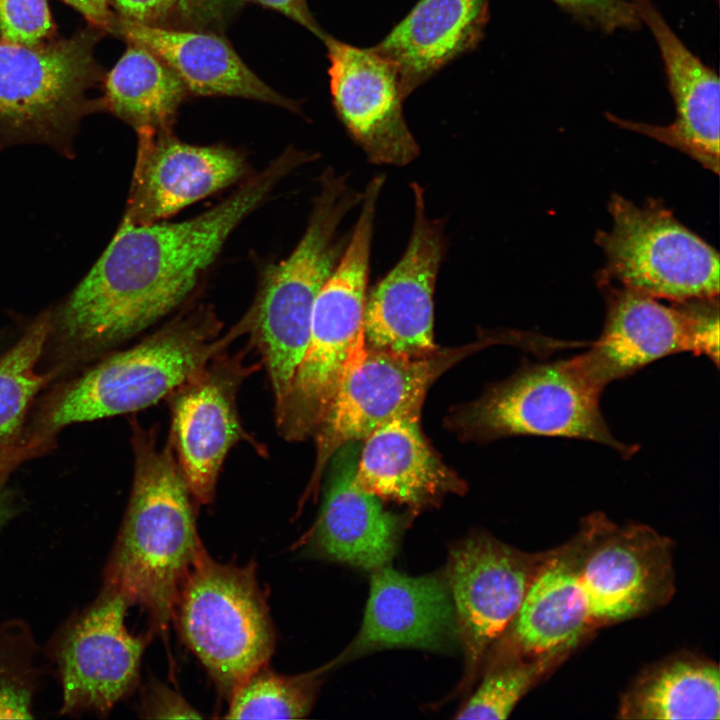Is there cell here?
<instances>
[{
    "instance_id": "obj_38",
    "label": "cell",
    "mask_w": 720,
    "mask_h": 720,
    "mask_svg": "<svg viewBox=\"0 0 720 720\" xmlns=\"http://www.w3.org/2000/svg\"><path fill=\"white\" fill-rule=\"evenodd\" d=\"M42 438L30 440L26 444L17 445L16 442L0 446V475L13 468L20 461L39 449Z\"/></svg>"
},
{
    "instance_id": "obj_31",
    "label": "cell",
    "mask_w": 720,
    "mask_h": 720,
    "mask_svg": "<svg viewBox=\"0 0 720 720\" xmlns=\"http://www.w3.org/2000/svg\"><path fill=\"white\" fill-rule=\"evenodd\" d=\"M319 673L282 675L261 667L230 694L225 718L299 719L312 708Z\"/></svg>"
},
{
    "instance_id": "obj_36",
    "label": "cell",
    "mask_w": 720,
    "mask_h": 720,
    "mask_svg": "<svg viewBox=\"0 0 720 720\" xmlns=\"http://www.w3.org/2000/svg\"><path fill=\"white\" fill-rule=\"evenodd\" d=\"M78 13H80L88 24L93 25L105 33H113L117 21L111 8L110 0H60Z\"/></svg>"
},
{
    "instance_id": "obj_24",
    "label": "cell",
    "mask_w": 720,
    "mask_h": 720,
    "mask_svg": "<svg viewBox=\"0 0 720 720\" xmlns=\"http://www.w3.org/2000/svg\"><path fill=\"white\" fill-rule=\"evenodd\" d=\"M490 0H419L375 47L398 69L407 97L481 41Z\"/></svg>"
},
{
    "instance_id": "obj_13",
    "label": "cell",
    "mask_w": 720,
    "mask_h": 720,
    "mask_svg": "<svg viewBox=\"0 0 720 720\" xmlns=\"http://www.w3.org/2000/svg\"><path fill=\"white\" fill-rule=\"evenodd\" d=\"M603 331L591 349L576 356L601 389L647 364L674 353L706 355L718 366L717 297L665 306L656 298L611 289Z\"/></svg>"
},
{
    "instance_id": "obj_23",
    "label": "cell",
    "mask_w": 720,
    "mask_h": 720,
    "mask_svg": "<svg viewBox=\"0 0 720 720\" xmlns=\"http://www.w3.org/2000/svg\"><path fill=\"white\" fill-rule=\"evenodd\" d=\"M113 34L153 52L194 94L243 97L297 111L295 102L264 83L217 35L147 25L118 16Z\"/></svg>"
},
{
    "instance_id": "obj_30",
    "label": "cell",
    "mask_w": 720,
    "mask_h": 720,
    "mask_svg": "<svg viewBox=\"0 0 720 720\" xmlns=\"http://www.w3.org/2000/svg\"><path fill=\"white\" fill-rule=\"evenodd\" d=\"M42 647L23 618L0 623V719H31L44 684Z\"/></svg>"
},
{
    "instance_id": "obj_9",
    "label": "cell",
    "mask_w": 720,
    "mask_h": 720,
    "mask_svg": "<svg viewBox=\"0 0 720 720\" xmlns=\"http://www.w3.org/2000/svg\"><path fill=\"white\" fill-rule=\"evenodd\" d=\"M494 342L487 336L471 344L438 347L427 355L408 357L374 349L365 344L363 336L313 435L316 459L306 495L317 489L337 450L349 442L364 440L395 418L420 415L425 395L438 377Z\"/></svg>"
},
{
    "instance_id": "obj_27",
    "label": "cell",
    "mask_w": 720,
    "mask_h": 720,
    "mask_svg": "<svg viewBox=\"0 0 720 720\" xmlns=\"http://www.w3.org/2000/svg\"><path fill=\"white\" fill-rule=\"evenodd\" d=\"M104 109L137 134L169 128L187 89L173 70L143 46L126 51L104 75Z\"/></svg>"
},
{
    "instance_id": "obj_11",
    "label": "cell",
    "mask_w": 720,
    "mask_h": 720,
    "mask_svg": "<svg viewBox=\"0 0 720 720\" xmlns=\"http://www.w3.org/2000/svg\"><path fill=\"white\" fill-rule=\"evenodd\" d=\"M609 212L613 226L596 239L607 277L675 303L718 296V253L667 209L656 203L639 207L615 194Z\"/></svg>"
},
{
    "instance_id": "obj_26",
    "label": "cell",
    "mask_w": 720,
    "mask_h": 720,
    "mask_svg": "<svg viewBox=\"0 0 720 720\" xmlns=\"http://www.w3.org/2000/svg\"><path fill=\"white\" fill-rule=\"evenodd\" d=\"M619 718L719 719L720 672L691 654L669 657L643 671L622 697Z\"/></svg>"
},
{
    "instance_id": "obj_12",
    "label": "cell",
    "mask_w": 720,
    "mask_h": 720,
    "mask_svg": "<svg viewBox=\"0 0 720 720\" xmlns=\"http://www.w3.org/2000/svg\"><path fill=\"white\" fill-rule=\"evenodd\" d=\"M129 607L121 595L101 588L42 647L61 689L60 715L106 717L136 687L147 637L126 627Z\"/></svg>"
},
{
    "instance_id": "obj_14",
    "label": "cell",
    "mask_w": 720,
    "mask_h": 720,
    "mask_svg": "<svg viewBox=\"0 0 720 720\" xmlns=\"http://www.w3.org/2000/svg\"><path fill=\"white\" fill-rule=\"evenodd\" d=\"M245 351L214 356L202 369L167 396L171 412L169 442L193 499L210 504L229 450L241 441L262 450L244 429L237 394L260 368L247 364Z\"/></svg>"
},
{
    "instance_id": "obj_2",
    "label": "cell",
    "mask_w": 720,
    "mask_h": 720,
    "mask_svg": "<svg viewBox=\"0 0 720 720\" xmlns=\"http://www.w3.org/2000/svg\"><path fill=\"white\" fill-rule=\"evenodd\" d=\"M134 478L127 510L103 569L102 587L140 606L166 630L180 588L204 550L191 494L173 448L131 421Z\"/></svg>"
},
{
    "instance_id": "obj_18",
    "label": "cell",
    "mask_w": 720,
    "mask_h": 720,
    "mask_svg": "<svg viewBox=\"0 0 720 720\" xmlns=\"http://www.w3.org/2000/svg\"><path fill=\"white\" fill-rule=\"evenodd\" d=\"M245 172L244 157L231 148L191 145L169 128L140 133L123 220L159 222L237 182Z\"/></svg>"
},
{
    "instance_id": "obj_6",
    "label": "cell",
    "mask_w": 720,
    "mask_h": 720,
    "mask_svg": "<svg viewBox=\"0 0 720 720\" xmlns=\"http://www.w3.org/2000/svg\"><path fill=\"white\" fill-rule=\"evenodd\" d=\"M105 34L87 24L35 46L0 39V144L37 142L71 152L81 120L104 109L88 92L103 82L95 47Z\"/></svg>"
},
{
    "instance_id": "obj_15",
    "label": "cell",
    "mask_w": 720,
    "mask_h": 720,
    "mask_svg": "<svg viewBox=\"0 0 720 720\" xmlns=\"http://www.w3.org/2000/svg\"><path fill=\"white\" fill-rule=\"evenodd\" d=\"M414 220L396 265L367 293L365 344L378 350L418 357L435 351L434 290L446 251L444 223L427 216L423 188L411 183Z\"/></svg>"
},
{
    "instance_id": "obj_17",
    "label": "cell",
    "mask_w": 720,
    "mask_h": 720,
    "mask_svg": "<svg viewBox=\"0 0 720 720\" xmlns=\"http://www.w3.org/2000/svg\"><path fill=\"white\" fill-rule=\"evenodd\" d=\"M545 555L483 534L451 551L448 587L472 668L513 621Z\"/></svg>"
},
{
    "instance_id": "obj_10",
    "label": "cell",
    "mask_w": 720,
    "mask_h": 720,
    "mask_svg": "<svg viewBox=\"0 0 720 720\" xmlns=\"http://www.w3.org/2000/svg\"><path fill=\"white\" fill-rule=\"evenodd\" d=\"M568 546L593 631L646 615L674 593L672 542L649 526H619L596 512Z\"/></svg>"
},
{
    "instance_id": "obj_37",
    "label": "cell",
    "mask_w": 720,
    "mask_h": 720,
    "mask_svg": "<svg viewBox=\"0 0 720 720\" xmlns=\"http://www.w3.org/2000/svg\"><path fill=\"white\" fill-rule=\"evenodd\" d=\"M263 6L281 12L288 18L302 25L310 32L321 38L326 33L321 29L317 21L310 12L306 0H253Z\"/></svg>"
},
{
    "instance_id": "obj_35",
    "label": "cell",
    "mask_w": 720,
    "mask_h": 720,
    "mask_svg": "<svg viewBox=\"0 0 720 720\" xmlns=\"http://www.w3.org/2000/svg\"><path fill=\"white\" fill-rule=\"evenodd\" d=\"M145 706V712L153 713L155 717H199L197 711L181 697L165 688H157L154 692L150 690Z\"/></svg>"
},
{
    "instance_id": "obj_5",
    "label": "cell",
    "mask_w": 720,
    "mask_h": 720,
    "mask_svg": "<svg viewBox=\"0 0 720 720\" xmlns=\"http://www.w3.org/2000/svg\"><path fill=\"white\" fill-rule=\"evenodd\" d=\"M384 180L376 175L366 185L351 237L315 299L305 351L284 400L274 409L278 432L286 441L314 435L364 336L376 204Z\"/></svg>"
},
{
    "instance_id": "obj_28",
    "label": "cell",
    "mask_w": 720,
    "mask_h": 720,
    "mask_svg": "<svg viewBox=\"0 0 720 720\" xmlns=\"http://www.w3.org/2000/svg\"><path fill=\"white\" fill-rule=\"evenodd\" d=\"M52 330V312L39 315L0 358V446L15 443L28 407L50 375L35 367Z\"/></svg>"
},
{
    "instance_id": "obj_4",
    "label": "cell",
    "mask_w": 720,
    "mask_h": 720,
    "mask_svg": "<svg viewBox=\"0 0 720 720\" xmlns=\"http://www.w3.org/2000/svg\"><path fill=\"white\" fill-rule=\"evenodd\" d=\"M362 197L345 175L327 168L300 241L288 257L263 272L248 310V334L268 373L274 409L284 400L305 351L317 294L347 244L338 238L340 223Z\"/></svg>"
},
{
    "instance_id": "obj_29",
    "label": "cell",
    "mask_w": 720,
    "mask_h": 720,
    "mask_svg": "<svg viewBox=\"0 0 720 720\" xmlns=\"http://www.w3.org/2000/svg\"><path fill=\"white\" fill-rule=\"evenodd\" d=\"M506 648L504 657L486 673L457 719L507 718L522 697L570 654L530 655L508 643Z\"/></svg>"
},
{
    "instance_id": "obj_19",
    "label": "cell",
    "mask_w": 720,
    "mask_h": 720,
    "mask_svg": "<svg viewBox=\"0 0 720 720\" xmlns=\"http://www.w3.org/2000/svg\"><path fill=\"white\" fill-rule=\"evenodd\" d=\"M631 2L658 45L676 116L667 126L623 120L610 113L607 118L677 148L718 174L720 85L716 71L686 47L651 0Z\"/></svg>"
},
{
    "instance_id": "obj_39",
    "label": "cell",
    "mask_w": 720,
    "mask_h": 720,
    "mask_svg": "<svg viewBox=\"0 0 720 720\" xmlns=\"http://www.w3.org/2000/svg\"><path fill=\"white\" fill-rule=\"evenodd\" d=\"M18 510L16 496L0 483V530L15 517Z\"/></svg>"
},
{
    "instance_id": "obj_25",
    "label": "cell",
    "mask_w": 720,
    "mask_h": 720,
    "mask_svg": "<svg viewBox=\"0 0 720 720\" xmlns=\"http://www.w3.org/2000/svg\"><path fill=\"white\" fill-rule=\"evenodd\" d=\"M506 631L507 643L530 655L571 653L593 632L567 543L546 552Z\"/></svg>"
},
{
    "instance_id": "obj_7",
    "label": "cell",
    "mask_w": 720,
    "mask_h": 720,
    "mask_svg": "<svg viewBox=\"0 0 720 720\" xmlns=\"http://www.w3.org/2000/svg\"><path fill=\"white\" fill-rule=\"evenodd\" d=\"M173 618L184 642L228 695L267 665L275 648L253 563L222 564L204 549L180 588Z\"/></svg>"
},
{
    "instance_id": "obj_20",
    "label": "cell",
    "mask_w": 720,
    "mask_h": 720,
    "mask_svg": "<svg viewBox=\"0 0 720 720\" xmlns=\"http://www.w3.org/2000/svg\"><path fill=\"white\" fill-rule=\"evenodd\" d=\"M359 451V441L349 442L329 461L324 500L308 546L319 556L375 570L396 551L400 519L356 484Z\"/></svg>"
},
{
    "instance_id": "obj_16",
    "label": "cell",
    "mask_w": 720,
    "mask_h": 720,
    "mask_svg": "<svg viewBox=\"0 0 720 720\" xmlns=\"http://www.w3.org/2000/svg\"><path fill=\"white\" fill-rule=\"evenodd\" d=\"M323 41L333 105L351 138L374 164L411 163L420 148L404 118L406 97L395 64L373 47H356L327 34Z\"/></svg>"
},
{
    "instance_id": "obj_22",
    "label": "cell",
    "mask_w": 720,
    "mask_h": 720,
    "mask_svg": "<svg viewBox=\"0 0 720 720\" xmlns=\"http://www.w3.org/2000/svg\"><path fill=\"white\" fill-rule=\"evenodd\" d=\"M419 416L395 418L364 439L354 475L361 489L415 508L465 491L425 439Z\"/></svg>"
},
{
    "instance_id": "obj_8",
    "label": "cell",
    "mask_w": 720,
    "mask_h": 720,
    "mask_svg": "<svg viewBox=\"0 0 720 720\" xmlns=\"http://www.w3.org/2000/svg\"><path fill=\"white\" fill-rule=\"evenodd\" d=\"M602 391L586 375L576 356L526 363L479 399L458 408L448 423L465 439L493 440L514 435L577 438L631 456L636 448L618 441L603 418Z\"/></svg>"
},
{
    "instance_id": "obj_1",
    "label": "cell",
    "mask_w": 720,
    "mask_h": 720,
    "mask_svg": "<svg viewBox=\"0 0 720 720\" xmlns=\"http://www.w3.org/2000/svg\"><path fill=\"white\" fill-rule=\"evenodd\" d=\"M305 151L289 148L211 209L177 223L121 221L89 273L55 315L52 330L80 352L111 348L179 306L234 229L296 168Z\"/></svg>"
},
{
    "instance_id": "obj_21",
    "label": "cell",
    "mask_w": 720,
    "mask_h": 720,
    "mask_svg": "<svg viewBox=\"0 0 720 720\" xmlns=\"http://www.w3.org/2000/svg\"><path fill=\"white\" fill-rule=\"evenodd\" d=\"M455 624L450 590L440 577H412L383 566L372 574L362 626L349 651L440 648Z\"/></svg>"
},
{
    "instance_id": "obj_32",
    "label": "cell",
    "mask_w": 720,
    "mask_h": 720,
    "mask_svg": "<svg viewBox=\"0 0 720 720\" xmlns=\"http://www.w3.org/2000/svg\"><path fill=\"white\" fill-rule=\"evenodd\" d=\"M48 0H0V39L35 46L56 38Z\"/></svg>"
},
{
    "instance_id": "obj_3",
    "label": "cell",
    "mask_w": 720,
    "mask_h": 720,
    "mask_svg": "<svg viewBox=\"0 0 720 720\" xmlns=\"http://www.w3.org/2000/svg\"><path fill=\"white\" fill-rule=\"evenodd\" d=\"M248 313L225 334L208 305H199L169 321L137 345L104 359L71 383L45 416L55 430L69 424L135 412L173 392L249 333Z\"/></svg>"
},
{
    "instance_id": "obj_34",
    "label": "cell",
    "mask_w": 720,
    "mask_h": 720,
    "mask_svg": "<svg viewBox=\"0 0 720 720\" xmlns=\"http://www.w3.org/2000/svg\"><path fill=\"white\" fill-rule=\"evenodd\" d=\"M117 16L147 25H160L174 16L184 15L191 0H110Z\"/></svg>"
},
{
    "instance_id": "obj_33",
    "label": "cell",
    "mask_w": 720,
    "mask_h": 720,
    "mask_svg": "<svg viewBox=\"0 0 720 720\" xmlns=\"http://www.w3.org/2000/svg\"><path fill=\"white\" fill-rule=\"evenodd\" d=\"M578 22L610 34L619 29L638 30L641 21L627 0H551Z\"/></svg>"
}]
</instances>
